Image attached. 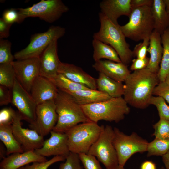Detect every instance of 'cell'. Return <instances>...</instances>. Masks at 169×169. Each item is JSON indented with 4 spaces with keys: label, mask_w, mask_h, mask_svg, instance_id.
Here are the masks:
<instances>
[{
    "label": "cell",
    "mask_w": 169,
    "mask_h": 169,
    "mask_svg": "<svg viewBox=\"0 0 169 169\" xmlns=\"http://www.w3.org/2000/svg\"><path fill=\"white\" fill-rule=\"evenodd\" d=\"M159 82L157 74L147 68L134 71L124 82L123 98L134 107L145 109L150 105L153 90Z\"/></svg>",
    "instance_id": "cell-1"
},
{
    "label": "cell",
    "mask_w": 169,
    "mask_h": 169,
    "mask_svg": "<svg viewBox=\"0 0 169 169\" xmlns=\"http://www.w3.org/2000/svg\"><path fill=\"white\" fill-rule=\"evenodd\" d=\"M54 101L58 118L53 131L65 132L80 123L91 121L85 115L81 105L69 94L59 90Z\"/></svg>",
    "instance_id": "cell-2"
},
{
    "label": "cell",
    "mask_w": 169,
    "mask_h": 169,
    "mask_svg": "<svg viewBox=\"0 0 169 169\" xmlns=\"http://www.w3.org/2000/svg\"><path fill=\"white\" fill-rule=\"evenodd\" d=\"M99 18L100 27L99 30L93 34V39L112 47L117 53L121 62L127 65L132 61L133 53L120 25L114 23L100 12Z\"/></svg>",
    "instance_id": "cell-3"
},
{
    "label": "cell",
    "mask_w": 169,
    "mask_h": 169,
    "mask_svg": "<svg viewBox=\"0 0 169 169\" xmlns=\"http://www.w3.org/2000/svg\"><path fill=\"white\" fill-rule=\"evenodd\" d=\"M81 106L87 118L91 121L97 123L101 120L118 123L130 112L128 104L122 97H111Z\"/></svg>",
    "instance_id": "cell-4"
},
{
    "label": "cell",
    "mask_w": 169,
    "mask_h": 169,
    "mask_svg": "<svg viewBox=\"0 0 169 169\" xmlns=\"http://www.w3.org/2000/svg\"><path fill=\"white\" fill-rule=\"evenodd\" d=\"M104 127L90 121L78 124L67 130L65 133L70 152L78 154L87 153Z\"/></svg>",
    "instance_id": "cell-5"
},
{
    "label": "cell",
    "mask_w": 169,
    "mask_h": 169,
    "mask_svg": "<svg viewBox=\"0 0 169 169\" xmlns=\"http://www.w3.org/2000/svg\"><path fill=\"white\" fill-rule=\"evenodd\" d=\"M127 23L120 28L126 38L136 41L149 37L154 29L151 7L145 6L133 9Z\"/></svg>",
    "instance_id": "cell-6"
},
{
    "label": "cell",
    "mask_w": 169,
    "mask_h": 169,
    "mask_svg": "<svg viewBox=\"0 0 169 169\" xmlns=\"http://www.w3.org/2000/svg\"><path fill=\"white\" fill-rule=\"evenodd\" d=\"M113 129V143L116 152L119 165L124 166L133 155L147 151L149 142L136 132L127 135L116 127Z\"/></svg>",
    "instance_id": "cell-7"
},
{
    "label": "cell",
    "mask_w": 169,
    "mask_h": 169,
    "mask_svg": "<svg viewBox=\"0 0 169 169\" xmlns=\"http://www.w3.org/2000/svg\"><path fill=\"white\" fill-rule=\"evenodd\" d=\"M19 23L26 18L38 17L49 23L59 19L69 8L61 0H41L38 3L26 8H18Z\"/></svg>",
    "instance_id": "cell-8"
},
{
    "label": "cell",
    "mask_w": 169,
    "mask_h": 169,
    "mask_svg": "<svg viewBox=\"0 0 169 169\" xmlns=\"http://www.w3.org/2000/svg\"><path fill=\"white\" fill-rule=\"evenodd\" d=\"M65 29L62 27L52 26L44 33L33 34L30 42L24 49L16 52L15 59L20 60L33 58H39L43 52L54 40H58L64 36Z\"/></svg>",
    "instance_id": "cell-9"
},
{
    "label": "cell",
    "mask_w": 169,
    "mask_h": 169,
    "mask_svg": "<svg viewBox=\"0 0 169 169\" xmlns=\"http://www.w3.org/2000/svg\"><path fill=\"white\" fill-rule=\"evenodd\" d=\"M114 129L106 125L87 153L96 157L106 169H114L118 165V157L113 141Z\"/></svg>",
    "instance_id": "cell-10"
},
{
    "label": "cell",
    "mask_w": 169,
    "mask_h": 169,
    "mask_svg": "<svg viewBox=\"0 0 169 169\" xmlns=\"http://www.w3.org/2000/svg\"><path fill=\"white\" fill-rule=\"evenodd\" d=\"M58 118L54 100H48L37 105L35 120L29 127L44 137L53 130Z\"/></svg>",
    "instance_id": "cell-11"
},
{
    "label": "cell",
    "mask_w": 169,
    "mask_h": 169,
    "mask_svg": "<svg viewBox=\"0 0 169 169\" xmlns=\"http://www.w3.org/2000/svg\"><path fill=\"white\" fill-rule=\"evenodd\" d=\"M11 103L17 109L22 119L29 124L33 122L36 118L37 105L30 94L17 80L12 88Z\"/></svg>",
    "instance_id": "cell-12"
},
{
    "label": "cell",
    "mask_w": 169,
    "mask_h": 169,
    "mask_svg": "<svg viewBox=\"0 0 169 169\" xmlns=\"http://www.w3.org/2000/svg\"><path fill=\"white\" fill-rule=\"evenodd\" d=\"M40 63V57L17 60L11 63L17 80L29 93L33 83L39 75Z\"/></svg>",
    "instance_id": "cell-13"
},
{
    "label": "cell",
    "mask_w": 169,
    "mask_h": 169,
    "mask_svg": "<svg viewBox=\"0 0 169 169\" xmlns=\"http://www.w3.org/2000/svg\"><path fill=\"white\" fill-rule=\"evenodd\" d=\"M22 118L18 112L16 113L12 125L13 133L24 152L35 151L42 147L44 140L34 130L22 126Z\"/></svg>",
    "instance_id": "cell-14"
},
{
    "label": "cell",
    "mask_w": 169,
    "mask_h": 169,
    "mask_svg": "<svg viewBox=\"0 0 169 169\" xmlns=\"http://www.w3.org/2000/svg\"><path fill=\"white\" fill-rule=\"evenodd\" d=\"M50 133V137L44 140L42 147L35 150V151L45 157L61 156L66 158L70 152L67 134L65 132L53 130Z\"/></svg>",
    "instance_id": "cell-15"
},
{
    "label": "cell",
    "mask_w": 169,
    "mask_h": 169,
    "mask_svg": "<svg viewBox=\"0 0 169 169\" xmlns=\"http://www.w3.org/2000/svg\"><path fill=\"white\" fill-rule=\"evenodd\" d=\"M57 40H53L40 57L39 75L51 80L58 74L61 62L58 55Z\"/></svg>",
    "instance_id": "cell-16"
},
{
    "label": "cell",
    "mask_w": 169,
    "mask_h": 169,
    "mask_svg": "<svg viewBox=\"0 0 169 169\" xmlns=\"http://www.w3.org/2000/svg\"><path fill=\"white\" fill-rule=\"evenodd\" d=\"M58 91L52 80L39 75L33 83L30 94L38 105L48 100H54Z\"/></svg>",
    "instance_id": "cell-17"
},
{
    "label": "cell",
    "mask_w": 169,
    "mask_h": 169,
    "mask_svg": "<svg viewBox=\"0 0 169 169\" xmlns=\"http://www.w3.org/2000/svg\"><path fill=\"white\" fill-rule=\"evenodd\" d=\"M131 0H104L100 3L101 12L115 24L118 25V19L121 16L129 17L132 10Z\"/></svg>",
    "instance_id": "cell-18"
},
{
    "label": "cell",
    "mask_w": 169,
    "mask_h": 169,
    "mask_svg": "<svg viewBox=\"0 0 169 169\" xmlns=\"http://www.w3.org/2000/svg\"><path fill=\"white\" fill-rule=\"evenodd\" d=\"M92 67L99 73H102L119 82H125L131 74L127 66L122 62H116L107 60L95 62Z\"/></svg>",
    "instance_id": "cell-19"
},
{
    "label": "cell",
    "mask_w": 169,
    "mask_h": 169,
    "mask_svg": "<svg viewBox=\"0 0 169 169\" xmlns=\"http://www.w3.org/2000/svg\"><path fill=\"white\" fill-rule=\"evenodd\" d=\"M58 74L90 89H97L96 79L84 71L81 68L74 64L61 62Z\"/></svg>",
    "instance_id": "cell-20"
},
{
    "label": "cell",
    "mask_w": 169,
    "mask_h": 169,
    "mask_svg": "<svg viewBox=\"0 0 169 169\" xmlns=\"http://www.w3.org/2000/svg\"><path fill=\"white\" fill-rule=\"evenodd\" d=\"M47 160L37 154L34 151L15 153L1 160L0 169H18L31 163L43 162Z\"/></svg>",
    "instance_id": "cell-21"
},
{
    "label": "cell",
    "mask_w": 169,
    "mask_h": 169,
    "mask_svg": "<svg viewBox=\"0 0 169 169\" xmlns=\"http://www.w3.org/2000/svg\"><path fill=\"white\" fill-rule=\"evenodd\" d=\"M161 35L154 30L149 37V44L147 52L150 57L147 67L151 71L157 74L160 69L163 48Z\"/></svg>",
    "instance_id": "cell-22"
},
{
    "label": "cell",
    "mask_w": 169,
    "mask_h": 169,
    "mask_svg": "<svg viewBox=\"0 0 169 169\" xmlns=\"http://www.w3.org/2000/svg\"><path fill=\"white\" fill-rule=\"evenodd\" d=\"M97 89L112 98L122 97L124 93V84L102 73H99L96 79Z\"/></svg>",
    "instance_id": "cell-23"
},
{
    "label": "cell",
    "mask_w": 169,
    "mask_h": 169,
    "mask_svg": "<svg viewBox=\"0 0 169 169\" xmlns=\"http://www.w3.org/2000/svg\"><path fill=\"white\" fill-rule=\"evenodd\" d=\"M154 29L161 35L169 28V15L163 0H153L151 7Z\"/></svg>",
    "instance_id": "cell-24"
},
{
    "label": "cell",
    "mask_w": 169,
    "mask_h": 169,
    "mask_svg": "<svg viewBox=\"0 0 169 169\" xmlns=\"http://www.w3.org/2000/svg\"><path fill=\"white\" fill-rule=\"evenodd\" d=\"M69 94L81 106L100 102L111 98L97 89L90 88L79 90Z\"/></svg>",
    "instance_id": "cell-25"
},
{
    "label": "cell",
    "mask_w": 169,
    "mask_h": 169,
    "mask_svg": "<svg viewBox=\"0 0 169 169\" xmlns=\"http://www.w3.org/2000/svg\"><path fill=\"white\" fill-rule=\"evenodd\" d=\"M93 58L95 62L105 59L116 62H121L116 51L110 46L98 40L93 39Z\"/></svg>",
    "instance_id": "cell-26"
},
{
    "label": "cell",
    "mask_w": 169,
    "mask_h": 169,
    "mask_svg": "<svg viewBox=\"0 0 169 169\" xmlns=\"http://www.w3.org/2000/svg\"><path fill=\"white\" fill-rule=\"evenodd\" d=\"M0 139L6 150V156L24 152L13 133L12 125H0Z\"/></svg>",
    "instance_id": "cell-27"
},
{
    "label": "cell",
    "mask_w": 169,
    "mask_h": 169,
    "mask_svg": "<svg viewBox=\"0 0 169 169\" xmlns=\"http://www.w3.org/2000/svg\"><path fill=\"white\" fill-rule=\"evenodd\" d=\"M163 51L157 76L160 82L164 81L169 74V28L161 35Z\"/></svg>",
    "instance_id": "cell-28"
},
{
    "label": "cell",
    "mask_w": 169,
    "mask_h": 169,
    "mask_svg": "<svg viewBox=\"0 0 169 169\" xmlns=\"http://www.w3.org/2000/svg\"><path fill=\"white\" fill-rule=\"evenodd\" d=\"M51 80L55 84L58 90L69 94L89 88L85 85L73 81L60 74H58Z\"/></svg>",
    "instance_id": "cell-29"
},
{
    "label": "cell",
    "mask_w": 169,
    "mask_h": 169,
    "mask_svg": "<svg viewBox=\"0 0 169 169\" xmlns=\"http://www.w3.org/2000/svg\"><path fill=\"white\" fill-rule=\"evenodd\" d=\"M16 79L15 70L11 64H0V85L12 90Z\"/></svg>",
    "instance_id": "cell-30"
},
{
    "label": "cell",
    "mask_w": 169,
    "mask_h": 169,
    "mask_svg": "<svg viewBox=\"0 0 169 169\" xmlns=\"http://www.w3.org/2000/svg\"><path fill=\"white\" fill-rule=\"evenodd\" d=\"M169 150V139H163L155 138L149 142L147 146V156H161Z\"/></svg>",
    "instance_id": "cell-31"
},
{
    "label": "cell",
    "mask_w": 169,
    "mask_h": 169,
    "mask_svg": "<svg viewBox=\"0 0 169 169\" xmlns=\"http://www.w3.org/2000/svg\"><path fill=\"white\" fill-rule=\"evenodd\" d=\"M149 104L156 107L160 119L169 120V106L163 98L160 96H152L150 99Z\"/></svg>",
    "instance_id": "cell-32"
},
{
    "label": "cell",
    "mask_w": 169,
    "mask_h": 169,
    "mask_svg": "<svg viewBox=\"0 0 169 169\" xmlns=\"http://www.w3.org/2000/svg\"><path fill=\"white\" fill-rule=\"evenodd\" d=\"M12 44L9 40L0 39V64L11 63L15 59L11 53Z\"/></svg>",
    "instance_id": "cell-33"
},
{
    "label": "cell",
    "mask_w": 169,
    "mask_h": 169,
    "mask_svg": "<svg viewBox=\"0 0 169 169\" xmlns=\"http://www.w3.org/2000/svg\"><path fill=\"white\" fill-rule=\"evenodd\" d=\"M152 126L154 129L152 136L155 138L169 139V120L160 119Z\"/></svg>",
    "instance_id": "cell-34"
},
{
    "label": "cell",
    "mask_w": 169,
    "mask_h": 169,
    "mask_svg": "<svg viewBox=\"0 0 169 169\" xmlns=\"http://www.w3.org/2000/svg\"><path fill=\"white\" fill-rule=\"evenodd\" d=\"M78 154L70 152L65 161L61 163L59 169H83Z\"/></svg>",
    "instance_id": "cell-35"
},
{
    "label": "cell",
    "mask_w": 169,
    "mask_h": 169,
    "mask_svg": "<svg viewBox=\"0 0 169 169\" xmlns=\"http://www.w3.org/2000/svg\"><path fill=\"white\" fill-rule=\"evenodd\" d=\"M66 158L61 156H55L49 160L43 162H34L31 165H27L18 169H48L52 165L65 160Z\"/></svg>",
    "instance_id": "cell-36"
},
{
    "label": "cell",
    "mask_w": 169,
    "mask_h": 169,
    "mask_svg": "<svg viewBox=\"0 0 169 169\" xmlns=\"http://www.w3.org/2000/svg\"><path fill=\"white\" fill-rule=\"evenodd\" d=\"M84 169H103L100 161L95 156L88 153L78 154Z\"/></svg>",
    "instance_id": "cell-37"
},
{
    "label": "cell",
    "mask_w": 169,
    "mask_h": 169,
    "mask_svg": "<svg viewBox=\"0 0 169 169\" xmlns=\"http://www.w3.org/2000/svg\"><path fill=\"white\" fill-rule=\"evenodd\" d=\"M149 44V37L146 38L136 45L132 51L133 57L136 58L144 59L147 57L146 54Z\"/></svg>",
    "instance_id": "cell-38"
},
{
    "label": "cell",
    "mask_w": 169,
    "mask_h": 169,
    "mask_svg": "<svg viewBox=\"0 0 169 169\" xmlns=\"http://www.w3.org/2000/svg\"><path fill=\"white\" fill-rule=\"evenodd\" d=\"M16 112L12 108H5L0 111V125H12Z\"/></svg>",
    "instance_id": "cell-39"
},
{
    "label": "cell",
    "mask_w": 169,
    "mask_h": 169,
    "mask_svg": "<svg viewBox=\"0 0 169 169\" xmlns=\"http://www.w3.org/2000/svg\"><path fill=\"white\" fill-rule=\"evenodd\" d=\"M152 95L162 97L169 103V86L165 81L159 82L154 89Z\"/></svg>",
    "instance_id": "cell-40"
},
{
    "label": "cell",
    "mask_w": 169,
    "mask_h": 169,
    "mask_svg": "<svg viewBox=\"0 0 169 169\" xmlns=\"http://www.w3.org/2000/svg\"><path fill=\"white\" fill-rule=\"evenodd\" d=\"M2 18L7 23L13 24L19 23V16L17 9L10 8L5 10L3 12Z\"/></svg>",
    "instance_id": "cell-41"
},
{
    "label": "cell",
    "mask_w": 169,
    "mask_h": 169,
    "mask_svg": "<svg viewBox=\"0 0 169 169\" xmlns=\"http://www.w3.org/2000/svg\"><path fill=\"white\" fill-rule=\"evenodd\" d=\"M12 92L10 89L0 85V105H6L11 103Z\"/></svg>",
    "instance_id": "cell-42"
},
{
    "label": "cell",
    "mask_w": 169,
    "mask_h": 169,
    "mask_svg": "<svg viewBox=\"0 0 169 169\" xmlns=\"http://www.w3.org/2000/svg\"><path fill=\"white\" fill-rule=\"evenodd\" d=\"M149 58L147 57L144 59H134L132 60L130 69L135 71L141 70L147 68L149 63Z\"/></svg>",
    "instance_id": "cell-43"
},
{
    "label": "cell",
    "mask_w": 169,
    "mask_h": 169,
    "mask_svg": "<svg viewBox=\"0 0 169 169\" xmlns=\"http://www.w3.org/2000/svg\"><path fill=\"white\" fill-rule=\"evenodd\" d=\"M12 24L6 22L2 18H0V39L9 36V30Z\"/></svg>",
    "instance_id": "cell-44"
},
{
    "label": "cell",
    "mask_w": 169,
    "mask_h": 169,
    "mask_svg": "<svg viewBox=\"0 0 169 169\" xmlns=\"http://www.w3.org/2000/svg\"><path fill=\"white\" fill-rule=\"evenodd\" d=\"M153 0H131V4L132 10L145 6L151 7Z\"/></svg>",
    "instance_id": "cell-45"
},
{
    "label": "cell",
    "mask_w": 169,
    "mask_h": 169,
    "mask_svg": "<svg viewBox=\"0 0 169 169\" xmlns=\"http://www.w3.org/2000/svg\"><path fill=\"white\" fill-rule=\"evenodd\" d=\"M140 169H156V165L151 161L146 160L141 164Z\"/></svg>",
    "instance_id": "cell-46"
},
{
    "label": "cell",
    "mask_w": 169,
    "mask_h": 169,
    "mask_svg": "<svg viewBox=\"0 0 169 169\" xmlns=\"http://www.w3.org/2000/svg\"><path fill=\"white\" fill-rule=\"evenodd\" d=\"M162 159L166 169H169V150L162 156Z\"/></svg>",
    "instance_id": "cell-47"
},
{
    "label": "cell",
    "mask_w": 169,
    "mask_h": 169,
    "mask_svg": "<svg viewBox=\"0 0 169 169\" xmlns=\"http://www.w3.org/2000/svg\"><path fill=\"white\" fill-rule=\"evenodd\" d=\"M6 150L5 149L4 146L2 144L0 145V158L2 160L6 157Z\"/></svg>",
    "instance_id": "cell-48"
},
{
    "label": "cell",
    "mask_w": 169,
    "mask_h": 169,
    "mask_svg": "<svg viewBox=\"0 0 169 169\" xmlns=\"http://www.w3.org/2000/svg\"><path fill=\"white\" fill-rule=\"evenodd\" d=\"M165 5L166 9L169 15V0H163Z\"/></svg>",
    "instance_id": "cell-49"
},
{
    "label": "cell",
    "mask_w": 169,
    "mask_h": 169,
    "mask_svg": "<svg viewBox=\"0 0 169 169\" xmlns=\"http://www.w3.org/2000/svg\"><path fill=\"white\" fill-rule=\"evenodd\" d=\"M164 81L169 86V74L166 77Z\"/></svg>",
    "instance_id": "cell-50"
},
{
    "label": "cell",
    "mask_w": 169,
    "mask_h": 169,
    "mask_svg": "<svg viewBox=\"0 0 169 169\" xmlns=\"http://www.w3.org/2000/svg\"><path fill=\"white\" fill-rule=\"evenodd\" d=\"M114 169H125L124 166L118 165Z\"/></svg>",
    "instance_id": "cell-51"
},
{
    "label": "cell",
    "mask_w": 169,
    "mask_h": 169,
    "mask_svg": "<svg viewBox=\"0 0 169 169\" xmlns=\"http://www.w3.org/2000/svg\"><path fill=\"white\" fill-rule=\"evenodd\" d=\"M160 169H165L163 167H162Z\"/></svg>",
    "instance_id": "cell-52"
}]
</instances>
